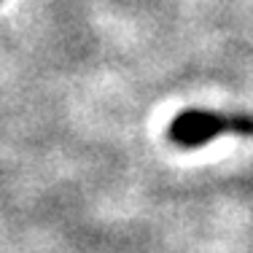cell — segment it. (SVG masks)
<instances>
[{
    "mask_svg": "<svg viewBox=\"0 0 253 253\" xmlns=\"http://www.w3.org/2000/svg\"><path fill=\"white\" fill-rule=\"evenodd\" d=\"M218 135L253 137V116L221 111H183L172 119L167 137L178 148H200Z\"/></svg>",
    "mask_w": 253,
    "mask_h": 253,
    "instance_id": "1",
    "label": "cell"
}]
</instances>
